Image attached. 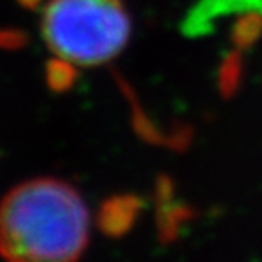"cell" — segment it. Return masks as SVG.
Returning a JSON list of instances; mask_svg holds the SVG:
<instances>
[{"mask_svg": "<svg viewBox=\"0 0 262 262\" xmlns=\"http://www.w3.org/2000/svg\"><path fill=\"white\" fill-rule=\"evenodd\" d=\"M88 238L90 213L64 180H28L0 202V255L8 260H77Z\"/></svg>", "mask_w": 262, "mask_h": 262, "instance_id": "1", "label": "cell"}, {"mask_svg": "<svg viewBox=\"0 0 262 262\" xmlns=\"http://www.w3.org/2000/svg\"><path fill=\"white\" fill-rule=\"evenodd\" d=\"M129 31L122 0H49L42 18L49 49L78 66H98L117 57Z\"/></svg>", "mask_w": 262, "mask_h": 262, "instance_id": "2", "label": "cell"}, {"mask_svg": "<svg viewBox=\"0 0 262 262\" xmlns=\"http://www.w3.org/2000/svg\"><path fill=\"white\" fill-rule=\"evenodd\" d=\"M144 208L137 195H115L102 202L98 211V228L111 238H119L133 228Z\"/></svg>", "mask_w": 262, "mask_h": 262, "instance_id": "3", "label": "cell"}, {"mask_svg": "<svg viewBox=\"0 0 262 262\" xmlns=\"http://www.w3.org/2000/svg\"><path fill=\"white\" fill-rule=\"evenodd\" d=\"M193 219V209L186 204H179L171 199L157 202V229L164 244L173 242L180 233V228Z\"/></svg>", "mask_w": 262, "mask_h": 262, "instance_id": "4", "label": "cell"}, {"mask_svg": "<svg viewBox=\"0 0 262 262\" xmlns=\"http://www.w3.org/2000/svg\"><path fill=\"white\" fill-rule=\"evenodd\" d=\"M117 80H119L124 95H126L127 100H129V104H131V117H133L131 122H133V127H135L137 133L149 144H157V146L162 144V146L171 147V135H164V133H160V131L155 127V124L149 120V117H146L144 111L140 110L139 100H137L133 90L126 84V80H124L122 77H119V75H117Z\"/></svg>", "mask_w": 262, "mask_h": 262, "instance_id": "5", "label": "cell"}, {"mask_svg": "<svg viewBox=\"0 0 262 262\" xmlns=\"http://www.w3.org/2000/svg\"><path fill=\"white\" fill-rule=\"evenodd\" d=\"M77 70L73 68L70 60L66 58H51L46 64V82L48 88L53 93H66L73 88V84L77 82Z\"/></svg>", "mask_w": 262, "mask_h": 262, "instance_id": "6", "label": "cell"}, {"mask_svg": "<svg viewBox=\"0 0 262 262\" xmlns=\"http://www.w3.org/2000/svg\"><path fill=\"white\" fill-rule=\"evenodd\" d=\"M262 31V15L260 13H246L235 22L231 38L237 48H248L258 38Z\"/></svg>", "mask_w": 262, "mask_h": 262, "instance_id": "7", "label": "cell"}, {"mask_svg": "<svg viewBox=\"0 0 262 262\" xmlns=\"http://www.w3.org/2000/svg\"><path fill=\"white\" fill-rule=\"evenodd\" d=\"M238 80H241V57L233 53L226 58L221 68V75H219L221 93L224 97H231L238 88Z\"/></svg>", "mask_w": 262, "mask_h": 262, "instance_id": "8", "label": "cell"}, {"mask_svg": "<svg viewBox=\"0 0 262 262\" xmlns=\"http://www.w3.org/2000/svg\"><path fill=\"white\" fill-rule=\"evenodd\" d=\"M28 44V35L22 29H0V49H22Z\"/></svg>", "mask_w": 262, "mask_h": 262, "instance_id": "9", "label": "cell"}, {"mask_svg": "<svg viewBox=\"0 0 262 262\" xmlns=\"http://www.w3.org/2000/svg\"><path fill=\"white\" fill-rule=\"evenodd\" d=\"M20 6H24L26 9H37L42 4V0H16Z\"/></svg>", "mask_w": 262, "mask_h": 262, "instance_id": "10", "label": "cell"}]
</instances>
